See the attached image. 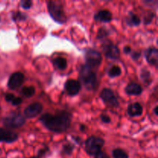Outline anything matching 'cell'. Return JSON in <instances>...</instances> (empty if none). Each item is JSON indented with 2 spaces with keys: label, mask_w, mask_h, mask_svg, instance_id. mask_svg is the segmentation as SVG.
I'll return each mask as SVG.
<instances>
[{
  "label": "cell",
  "mask_w": 158,
  "mask_h": 158,
  "mask_svg": "<svg viewBox=\"0 0 158 158\" xmlns=\"http://www.w3.org/2000/svg\"><path fill=\"white\" fill-rule=\"evenodd\" d=\"M52 63L56 68L60 69V70H63L67 66V61L66 59L63 58V57H57V58L54 59Z\"/></svg>",
  "instance_id": "e0dca14e"
},
{
  "label": "cell",
  "mask_w": 158,
  "mask_h": 158,
  "mask_svg": "<svg viewBox=\"0 0 158 158\" xmlns=\"http://www.w3.org/2000/svg\"><path fill=\"white\" fill-rule=\"evenodd\" d=\"M127 21L128 24L130 26H138L140 23V19L138 16H137L136 14L133 13V12H131L129 15V16L127 17Z\"/></svg>",
  "instance_id": "ac0fdd59"
},
{
  "label": "cell",
  "mask_w": 158,
  "mask_h": 158,
  "mask_svg": "<svg viewBox=\"0 0 158 158\" xmlns=\"http://www.w3.org/2000/svg\"><path fill=\"white\" fill-rule=\"evenodd\" d=\"M12 17L14 21H22V20H25L26 19V15L20 12H13Z\"/></svg>",
  "instance_id": "cb8c5ba5"
},
{
  "label": "cell",
  "mask_w": 158,
  "mask_h": 158,
  "mask_svg": "<svg viewBox=\"0 0 158 158\" xmlns=\"http://www.w3.org/2000/svg\"><path fill=\"white\" fill-rule=\"evenodd\" d=\"M108 35V32L106 29H105L104 28H102L99 30L98 34H97V38L98 39H103V37H105L106 35Z\"/></svg>",
  "instance_id": "484cf974"
},
{
  "label": "cell",
  "mask_w": 158,
  "mask_h": 158,
  "mask_svg": "<svg viewBox=\"0 0 158 158\" xmlns=\"http://www.w3.org/2000/svg\"><path fill=\"white\" fill-rule=\"evenodd\" d=\"M43 110V106L40 103H34L25 109L24 114L27 118H33L38 116Z\"/></svg>",
  "instance_id": "30bf717a"
},
{
  "label": "cell",
  "mask_w": 158,
  "mask_h": 158,
  "mask_svg": "<svg viewBox=\"0 0 158 158\" xmlns=\"http://www.w3.org/2000/svg\"><path fill=\"white\" fill-rule=\"evenodd\" d=\"M80 78L87 89H94L97 86V75L92 68L83 65L80 69Z\"/></svg>",
  "instance_id": "7a4b0ae2"
},
{
  "label": "cell",
  "mask_w": 158,
  "mask_h": 158,
  "mask_svg": "<svg viewBox=\"0 0 158 158\" xmlns=\"http://www.w3.org/2000/svg\"><path fill=\"white\" fill-rule=\"evenodd\" d=\"M94 19L97 21L103 22V23H109L112 19V14L108 10H100L96 14Z\"/></svg>",
  "instance_id": "5bb4252c"
},
{
  "label": "cell",
  "mask_w": 158,
  "mask_h": 158,
  "mask_svg": "<svg viewBox=\"0 0 158 158\" xmlns=\"http://www.w3.org/2000/svg\"><path fill=\"white\" fill-rule=\"evenodd\" d=\"M127 112L131 117H138L143 114V107L139 103H134L128 106Z\"/></svg>",
  "instance_id": "9a60e30c"
},
{
  "label": "cell",
  "mask_w": 158,
  "mask_h": 158,
  "mask_svg": "<svg viewBox=\"0 0 158 158\" xmlns=\"http://www.w3.org/2000/svg\"><path fill=\"white\" fill-rule=\"evenodd\" d=\"M6 100H7L8 102H10L12 103L14 106H18L20 103H22V99L20 97H16L12 94H7L6 95Z\"/></svg>",
  "instance_id": "d6986e66"
},
{
  "label": "cell",
  "mask_w": 158,
  "mask_h": 158,
  "mask_svg": "<svg viewBox=\"0 0 158 158\" xmlns=\"http://www.w3.org/2000/svg\"><path fill=\"white\" fill-rule=\"evenodd\" d=\"M18 139V135L13 131L0 128V142L12 143Z\"/></svg>",
  "instance_id": "7c38bea8"
},
{
  "label": "cell",
  "mask_w": 158,
  "mask_h": 158,
  "mask_svg": "<svg viewBox=\"0 0 158 158\" xmlns=\"http://www.w3.org/2000/svg\"><path fill=\"white\" fill-rule=\"evenodd\" d=\"M100 97L106 104L112 107L118 106L119 103L117 97L114 95V92L110 89H103L100 93Z\"/></svg>",
  "instance_id": "ba28073f"
},
{
  "label": "cell",
  "mask_w": 158,
  "mask_h": 158,
  "mask_svg": "<svg viewBox=\"0 0 158 158\" xmlns=\"http://www.w3.org/2000/svg\"><path fill=\"white\" fill-rule=\"evenodd\" d=\"M24 81V75L20 72L14 73L9 77L8 86L11 89H15L19 87Z\"/></svg>",
  "instance_id": "9c48e42d"
},
{
  "label": "cell",
  "mask_w": 158,
  "mask_h": 158,
  "mask_svg": "<svg viewBox=\"0 0 158 158\" xmlns=\"http://www.w3.org/2000/svg\"><path fill=\"white\" fill-rule=\"evenodd\" d=\"M71 114L66 111H61L56 114H46L40 118V121L49 131L56 133L66 131L70 126Z\"/></svg>",
  "instance_id": "6da1fadb"
},
{
  "label": "cell",
  "mask_w": 158,
  "mask_h": 158,
  "mask_svg": "<svg viewBox=\"0 0 158 158\" xmlns=\"http://www.w3.org/2000/svg\"><path fill=\"white\" fill-rule=\"evenodd\" d=\"M73 150V147L70 144H66L63 146V151L66 153V154H69L72 153Z\"/></svg>",
  "instance_id": "4316f807"
},
{
  "label": "cell",
  "mask_w": 158,
  "mask_h": 158,
  "mask_svg": "<svg viewBox=\"0 0 158 158\" xmlns=\"http://www.w3.org/2000/svg\"><path fill=\"white\" fill-rule=\"evenodd\" d=\"M121 74V69L118 66H114L110 69L109 76L110 77H117Z\"/></svg>",
  "instance_id": "7402d4cb"
},
{
  "label": "cell",
  "mask_w": 158,
  "mask_h": 158,
  "mask_svg": "<svg viewBox=\"0 0 158 158\" xmlns=\"http://www.w3.org/2000/svg\"><path fill=\"white\" fill-rule=\"evenodd\" d=\"M123 50H124L125 53H129V52L131 51V47H130V46H125L124 49H123Z\"/></svg>",
  "instance_id": "1f68e13d"
},
{
  "label": "cell",
  "mask_w": 158,
  "mask_h": 158,
  "mask_svg": "<svg viewBox=\"0 0 158 158\" xmlns=\"http://www.w3.org/2000/svg\"><path fill=\"white\" fill-rule=\"evenodd\" d=\"M26 122L25 117L19 114H14L3 120V124L9 128H18L23 126Z\"/></svg>",
  "instance_id": "5b68a950"
},
{
  "label": "cell",
  "mask_w": 158,
  "mask_h": 158,
  "mask_svg": "<svg viewBox=\"0 0 158 158\" xmlns=\"http://www.w3.org/2000/svg\"><path fill=\"white\" fill-rule=\"evenodd\" d=\"M100 117H101V120H102V121L103 122V123H109L110 122V118L109 116L105 115V114H103V115L100 116Z\"/></svg>",
  "instance_id": "83f0119b"
},
{
  "label": "cell",
  "mask_w": 158,
  "mask_h": 158,
  "mask_svg": "<svg viewBox=\"0 0 158 158\" xmlns=\"http://www.w3.org/2000/svg\"><path fill=\"white\" fill-rule=\"evenodd\" d=\"M20 4L24 9H29L32 6V2L30 0H23V1H21Z\"/></svg>",
  "instance_id": "d4e9b609"
},
{
  "label": "cell",
  "mask_w": 158,
  "mask_h": 158,
  "mask_svg": "<svg viewBox=\"0 0 158 158\" xmlns=\"http://www.w3.org/2000/svg\"><path fill=\"white\" fill-rule=\"evenodd\" d=\"M140 57V52H135L132 55V58L135 60H137Z\"/></svg>",
  "instance_id": "4dcf8cb0"
},
{
  "label": "cell",
  "mask_w": 158,
  "mask_h": 158,
  "mask_svg": "<svg viewBox=\"0 0 158 158\" xmlns=\"http://www.w3.org/2000/svg\"><path fill=\"white\" fill-rule=\"evenodd\" d=\"M103 50L105 56L111 60H117L120 57V50L112 42L106 41L103 44Z\"/></svg>",
  "instance_id": "52a82bcc"
},
{
  "label": "cell",
  "mask_w": 158,
  "mask_h": 158,
  "mask_svg": "<svg viewBox=\"0 0 158 158\" xmlns=\"http://www.w3.org/2000/svg\"><path fill=\"white\" fill-rule=\"evenodd\" d=\"M153 16H154V14H150L149 16H146L145 17V19H144V23L145 24H148L151 22V20L153 19Z\"/></svg>",
  "instance_id": "f546056e"
},
{
  "label": "cell",
  "mask_w": 158,
  "mask_h": 158,
  "mask_svg": "<svg viewBox=\"0 0 158 158\" xmlns=\"http://www.w3.org/2000/svg\"><path fill=\"white\" fill-rule=\"evenodd\" d=\"M95 158H109V157H107V155H106L105 153L101 152V151H100V152H99L98 154H96Z\"/></svg>",
  "instance_id": "f1b7e54d"
},
{
  "label": "cell",
  "mask_w": 158,
  "mask_h": 158,
  "mask_svg": "<svg viewBox=\"0 0 158 158\" xmlns=\"http://www.w3.org/2000/svg\"><path fill=\"white\" fill-rule=\"evenodd\" d=\"M48 10L52 19L59 23H64L66 21V16L63 7L55 2H48Z\"/></svg>",
  "instance_id": "3957f363"
},
{
  "label": "cell",
  "mask_w": 158,
  "mask_h": 158,
  "mask_svg": "<svg viewBox=\"0 0 158 158\" xmlns=\"http://www.w3.org/2000/svg\"><path fill=\"white\" fill-rule=\"evenodd\" d=\"M104 144V140L97 137H90L86 140L85 143L86 151L89 155H96L100 152L102 147Z\"/></svg>",
  "instance_id": "277c9868"
},
{
  "label": "cell",
  "mask_w": 158,
  "mask_h": 158,
  "mask_svg": "<svg viewBox=\"0 0 158 158\" xmlns=\"http://www.w3.org/2000/svg\"><path fill=\"white\" fill-rule=\"evenodd\" d=\"M113 157L114 158H129L128 154L123 150L117 148L113 151Z\"/></svg>",
  "instance_id": "ffe728a7"
},
{
  "label": "cell",
  "mask_w": 158,
  "mask_h": 158,
  "mask_svg": "<svg viewBox=\"0 0 158 158\" xmlns=\"http://www.w3.org/2000/svg\"><path fill=\"white\" fill-rule=\"evenodd\" d=\"M140 77H141V79L144 83H149L151 81V73L147 69H142L141 72H140Z\"/></svg>",
  "instance_id": "603a6c76"
},
{
  "label": "cell",
  "mask_w": 158,
  "mask_h": 158,
  "mask_svg": "<svg viewBox=\"0 0 158 158\" xmlns=\"http://www.w3.org/2000/svg\"><path fill=\"white\" fill-rule=\"evenodd\" d=\"M80 89H81V85L78 80H68L65 83V89L70 96H75L78 94Z\"/></svg>",
  "instance_id": "8fae6325"
},
{
  "label": "cell",
  "mask_w": 158,
  "mask_h": 158,
  "mask_svg": "<svg viewBox=\"0 0 158 158\" xmlns=\"http://www.w3.org/2000/svg\"><path fill=\"white\" fill-rule=\"evenodd\" d=\"M146 59L150 64L157 66L158 63V50L156 48H150L146 52Z\"/></svg>",
  "instance_id": "4fadbf2b"
},
{
  "label": "cell",
  "mask_w": 158,
  "mask_h": 158,
  "mask_svg": "<svg viewBox=\"0 0 158 158\" xmlns=\"http://www.w3.org/2000/svg\"><path fill=\"white\" fill-rule=\"evenodd\" d=\"M154 114H156V116H157L158 115V114H157V106H156L155 108H154Z\"/></svg>",
  "instance_id": "d6a6232c"
},
{
  "label": "cell",
  "mask_w": 158,
  "mask_h": 158,
  "mask_svg": "<svg viewBox=\"0 0 158 158\" xmlns=\"http://www.w3.org/2000/svg\"><path fill=\"white\" fill-rule=\"evenodd\" d=\"M22 94L26 97H31L35 94V88L33 86H25L22 89Z\"/></svg>",
  "instance_id": "44dd1931"
},
{
  "label": "cell",
  "mask_w": 158,
  "mask_h": 158,
  "mask_svg": "<svg viewBox=\"0 0 158 158\" xmlns=\"http://www.w3.org/2000/svg\"><path fill=\"white\" fill-rule=\"evenodd\" d=\"M142 90L141 86L137 83H129L126 87V93L129 95H140Z\"/></svg>",
  "instance_id": "2e32d148"
},
{
  "label": "cell",
  "mask_w": 158,
  "mask_h": 158,
  "mask_svg": "<svg viewBox=\"0 0 158 158\" xmlns=\"http://www.w3.org/2000/svg\"><path fill=\"white\" fill-rule=\"evenodd\" d=\"M86 61L90 68L97 67L102 62V55L100 52L94 49H89L86 52Z\"/></svg>",
  "instance_id": "8992f818"
},
{
  "label": "cell",
  "mask_w": 158,
  "mask_h": 158,
  "mask_svg": "<svg viewBox=\"0 0 158 158\" xmlns=\"http://www.w3.org/2000/svg\"><path fill=\"white\" fill-rule=\"evenodd\" d=\"M32 158H38V157H32Z\"/></svg>",
  "instance_id": "836d02e7"
}]
</instances>
